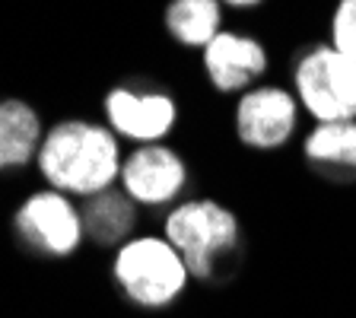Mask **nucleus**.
Returning <instances> with one entry per match:
<instances>
[{
    "instance_id": "f257e3e1",
    "label": "nucleus",
    "mask_w": 356,
    "mask_h": 318,
    "mask_svg": "<svg viewBox=\"0 0 356 318\" xmlns=\"http://www.w3.org/2000/svg\"><path fill=\"white\" fill-rule=\"evenodd\" d=\"M42 172L64 191L99 194L118 175V147L105 127L67 121L42 143Z\"/></svg>"
},
{
    "instance_id": "f03ea898",
    "label": "nucleus",
    "mask_w": 356,
    "mask_h": 318,
    "mask_svg": "<svg viewBox=\"0 0 356 318\" xmlns=\"http://www.w3.org/2000/svg\"><path fill=\"white\" fill-rule=\"evenodd\" d=\"M115 277L134 303L165 305L185 287L188 264L175 252V245L159 239H137L121 248L115 261Z\"/></svg>"
},
{
    "instance_id": "7ed1b4c3",
    "label": "nucleus",
    "mask_w": 356,
    "mask_h": 318,
    "mask_svg": "<svg viewBox=\"0 0 356 318\" xmlns=\"http://www.w3.org/2000/svg\"><path fill=\"white\" fill-rule=\"evenodd\" d=\"M296 86L305 109L321 121H353L356 115V61L337 48H315L296 70Z\"/></svg>"
},
{
    "instance_id": "20e7f679",
    "label": "nucleus",
    "mask_w": 356,
    "mask_h": 318,
    "mask_svg": "<svg viewBox=\"0 0 356 318\" xmlns=\"http://www.w3.org/2000/svg\"><path fill=\"white\" fill-rule=\"evenodd\" d=\"M236 216L229 210H222L213 200H197V204H185L165 223V236L178 248V255L185 258L188 271L194 277H207L213 258L222 252H229L236 245Z\"/></svg>"
},
{
    "instance_id": "39448f33",
    "label": "nucleus",
    "mask_w": 356,
    "mask_h": 318,
    "mask_svg": "<svg viewBox=\"0 0 356 318\" xmlns=\"http://www.w3.org/2000/svg\"><path fill=\"white\" fill-rule=\"evenodd\" d=\"M296 125V102L283 89H254L238 102V137L248 147H280Z\"/></svg>"
},
{
    "instance_id": "423d86ee",
    "label": "nucleus",
    "mask_w": 356,
    "mask_h": 318,
    "mask_svg": "<svg viewBox=\"0 0 356 318\" xmlns=\"http://www.w3.org/2000/svg\"><path fill=\"white\" fill-rule=\"evenodd\" d=\"M80 216L60 194H35L19 210V232L44 252H74L80 242Z\"/></svg>"
},
{
    "instance_id": "0eeeda50",
    "label": "nucleus",
    "mask_w": 356,
    "mask_h": 318,
    "mask_svg": "<svg viewBox=\"0 0 356 318\" xmlns=\"http://www.w3.org/2000/svg\"><path fill=\"white\" fill-rule=\"evenodd\" d=\"M124 188L131 198L147 204L172 200L185 185V166L172 150L165 147H143L124 163Z\"/></svg>"
},
{
    "instance_id": "6e6552de",
    "label": "nucleus",
    "mask_w": 356,
    "mask_h": 318,
    "mask_svg": "<svg viewBox=\"0 0 356 318\" xmlns=\"http://www.w3.org/2000/svg\"><path fill=\"white\" fill-rule=\"evenodd\" d=\"M108 118L127 137L137 141H156L175 121V105L163 93H131L115 89L108 96Z\"/></svg>"
},
{
    "instance_id": "1a4fd4ad",
    "label": "nucleus",
    "mask_w": 356,
    "mask_h": 318,
    "mask_svg": "<svg viewBox=\"0 0 356 318\" xmlns=\"http://www.w3.org/2000/svg\"><path fill=\"white\" fill-rule=\"evenodd\" d=\"M210 80L220 89H238L252 83L264 70V51L252 38H238L232 32H220L204 51Z\"/></svg>"
},
{
    "instance_id": "9d476101",
    "label": "nucleus",
    "mask_w": 356,
    "mask_h": 318,
    "mask_svg": "<svg viewBox=\"0 0 356 318\" xmlns=\"http://www.w3.org/2000/svg\"><path fill=\"white\" fill-rule=\"evenodd\" d=\"M38 143V118L26 102H0V169L22 166Z\"/></svg>"
},
{
    "instance_id": "9b49d317",
    "label": "nucleus",
    "mask_w": 356,
    "mask_h": 318,
    "mask_svg": "<svg viewBox=\"0 0 356 318\" xmlns=\"http://www.w3.org/2000/svg\"><path fill=\"white\" fill-rule=\"evenodd\" d=\"M216 0H175L169 7V29L185 45H210L216 38Z\"/></svg>"
},
{
    "instance_id": "f8f14e48",
    "label": "nucleus",
    "mask_w": 356,
    "mask_h": 318,
    "mask_svg": "<svg viewBox=\"0 0 356 318\" xmlns=\"http://www.w3.org/2000/svg\"><path fill=\"white\" fill-rule=\"evenodd\" d=\"M305 153L318 163L356 169V125L353 121H334V125L315 127L312 137L305 141Z\"/></svg>"
},
{
    "instance_id": "ddd939ff",
    "label": "nucleus",
    "mask_w": 356,
    "mask_h": 318,
    "mask_svg": "<svg viewBox=\"0 0 356 318\" xmlns=\"http://www.w3.org/2000/svg\"><path fill=\"white\" fill-rule=\"evenodd\" d=\"M83 223H86V230L92 239H99V242H115V239H121L131 230L134 210L121 194L105 191L86 204V220Z\"/></svg>"
},
{
    "instance_id": "4468645a",
    "label": "nucleus",
    "mask_w": 356,
    "mask_h": 318,
    "mask_svg": "<svg viewBox=\"0 0 356 318\" xmlns=\"http://www.w3.org/2000/svg\"><path fill=\"white\" fill-rule=\"evenodd\" d=\"M334 48L356 61V0H341L334 13Z\"/></svg>"
},
{
    "instance_id": "2eb2a0df",
    "label": "nucleus",
    "mask_w": 356,
    "mask_h": 318,
    "mask_svg": "<svg viewBox=\"0 0 356 318\" xmlns=\"http://www.w3.org/2000/svg\"><path fill=\"white\" fill-rule=\"evenodd\" d=\"M229 3H236V7H248V3H258V0H229Z\"/></svg>"
}]
</instances>
